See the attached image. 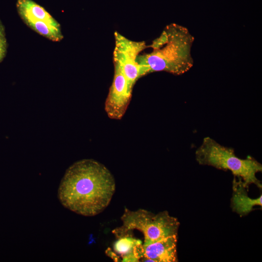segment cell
<instances>
[{
  "instance_id": "1",
  "label": "cell",
  "mask_w": 262,
  "mask_h": 262,
  "mask_svg": "<svg viewBox=\"0 0 262 262\" xmlns=\"http://www.w3.org/2000/svg\"><path fill=\"white\" fill-rule=\"evenodd\" d=\"M115 189L114 177L104 165L93 159H83L66 170L58 190V197L68 210L92 216L108 206Z\"/></svg>"
},
{
  "instance_id": "2",
  "label": "cell",
  "mask_w": 262,
  "mask_h": 262,
  "mask_svg": "<svg viewBox=\"0 0 262 262\" xmlns=\"http://www.w3.org/2000/svg\"><path fill=\"white\" fill-rule=\"evenodd\" d=\"M194 41L186 27L175 23L166 25L148 46L151 51L137 58L143 76L154 72L180 75L188 71L194 63L192 55Z\"/></svg>"
},
{
  "instance_id": "3",
  "label": "cell",
  "mask_w": 262,
  "mask_h": 262,
  "mask_svg": "<svg viewBox=\"0 0 262 262\" xmlns=\"http://www.w3.org/2000/svg\"><path fill=\"white\" fill-rule=\"evenodd\" d=\"M195 157L200 165L229 170L247 186L253 184L262 188V183L256 177L257 173L262 171L260 163L250 156L246 159L239 158L232 148L225 147L210 137L203 139L196 151Z\"/></svg>"
},
{
  "instance_id": "4",
  "label": "cell",
  "mask_w": 262,
  "mask_h": 262,
  "mask_svg": "<svg viewBox=\"0 0 262 262\" xmlns=\"http://www.w3.org/2000/svg\"><path fill=\"white\" fill-rule=\"evenodd\" d=\"M121 226L112 232L117 238L137 229L144 235L143 245H147L163 238L178 235L180 222L166 211L154 214L144 209L131 211L125 209L121 217Z\"/></svg>"
},
{
  "instance_id": "5",
  "label": "cell",
  "mask_w": 262,
  "mask_h": 262,
  "mask_svg": "<svg viewBox=\"0 0 262 262\" xmlns=\"http://www.w3.org/2000/svg\"><path fill=\"white\" fill-rule=\"evenodd\" d=\"M16 8L22 21L35 33L52 42L63 39L60 24L42 6L33 0H18Z\"/></svg>"
},
{
  "instance_id": "6",
  "label": "cell",
  "mask_w": 262,
  "mask_h": 262,
  "mask_svg": "<svg viewBox=\"0 0 262 262\" xmlns=\"http://www.w3.org/2000/svg\"><path fill=\"white\" fill-rule=\"evenodd\" d=\"M114 35V63L121 68L130 88L132 90L136 81L143 76L137 58L148 46L144 41L130 40L117 32L115 33Z\"/></svg>"
},
{
  "instance_id": "7",
  "label": "cell",
  "mask_w": 262,
  "mask_h": 262,
  "mask_svg": "<svg viewBox=\"0 0 262 262\" xmlns=\"http://www.w3.org/2000/svg\"><path fill=\"white\" fill-rule=\"evenodd\" d=\"M113 81L104 104L108 116L112 119H121L125 115L131 98L132 89L121 68L114 64Z\"/></svg>"
},
{
  "instance_id": "8",
  "label": "cell",
  "mask_w": 262,
  "mask_h": 262,
  "mask_svg": "<svg viewBox=\"0 0 262 262\" xmlns=\"http://www.w3.org/2000/svg\"><path fill=\"white\" fill-rule=\"evenodd\" d=\"M178 235L168 236L147 245L140 244L134 249V254L139 261L178 262L177 245Z\"/></svg>"
},
{
  "instance_id": "9",
  "label": "cell",
  "mask_w": 262,
  "mask_h": 262,
  "mask_svg": "<svg viewBox=\"0 0 262 262\" xmlns=\"http://www.w3.org/2000/svg\"><path fill=\"white\" fill-rule=\"evenodd\" d=\"M232 188L230 207L232 211L240 216L248 214L256 206H262V195L256 198L250 197L248 195L249 187L241 178L234 176Z\"/></svg>"
},
{
  "instance_id": "10",
  "label": "cell",
  "mask_w": 262,
  "mask_h": 262,
  "mask_svg": "<svg viewBox=\"0 0 262 262\" xmlns=\"http://www.w3.org/2000/svg\"><path fill=\"white\" fill-rule=\"evenodd\" d=\"M142 244L140 240L133 238L129 233L118 238L114 248L123 257L122 261L138 262L134 254V249L136 246Z\"/></svg>"
},
{
  "instance_id": "11",
  "label": "cell",
  "mask_w": 262,
  "mask_h": 262,
  "mask_svg": "<svg viewBox=\"0 0 262 262\" xmlns=\"http://www.w3.org/2000/svg\"><path fill=\"white\" fill-rule=\"evenodd\" d=\"M7 47L5 28L0 19V63L2 62L6 55Z\"/></svg>"
}]
</instances>
